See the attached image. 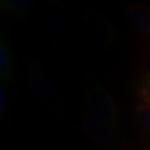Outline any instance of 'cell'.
<instances>
[{
  "label": "cell",
  "mask_w": 150,
  "mask_h": 150,
  "mask_svg": "<svg viewBox=\"0 0 150 150\" xmlns=\"http://www.w3.org/2000/svg\"><path fill=\"white\" fill-rule=\"evenodd\" d=\"M91 113L106 123L114 122L117 118V109L112 97L100 86L93 87L87 95Z\"/></svg>",
  "instance_id": "cell-1"
},
{
  "label": "cell",
  "mask_w": 150,
  "mask_h": 150,
  "mask_svg": "<svg viewBox=\"0 0 150 150\" xmlns=\"http://www.w3.org/2000/svg\"><path fill=\"white\" fill-rule=\"evenodd\" d=\"M85 34L90 43L104 48L112 41V29L107 21L100 15L90 14L85 20Z\"/></svg>",
  "instance_id": "cell-2"
},
{
  "label": "cell",
  "mask_w": 150,
  "mask_h": 150,
  "mask_svg": "<svg viewBox=\"0 0 150 150\" xmlns=\"http://www.w3.org/2000/svg\"><path fill=\"white\" fill-rule=\"evenodd\" d=\"M82 123L84 132L93 142L98 145H106L112 142L113 133L108 123L90 112L84 114Z\"/></svg>",
  "instance_id": "cell-3"
},
{
  "label": "cell",
  "mask_w": 150,
  "mask_h": 150,
  "mask_svg": "<svg viewBox=\"0 0 150 150\" xmlns=\"http://www.w3.org/2000/svg\"><path fill=\"white\" fill-rule=\"evenodd\" d=\"M30 84L35 97L41 104L51 109L58 108L59 105L58 93L53 84L43 74L35 70L31 74Z\"/></svg>",
  "instance_id": "cell-4"
},
{
  "label": "cell",
  "mask_w": 150,
  "mask_h": 150,
  "mask_svg": "<svg viewBox=\"0 0 150 150\" xmlns=\"http://www.w3.org/2000/svg\"><path fill=\"white\" fill-rule=\"evenodd\" d=\"M131 22L139 32L150 37V8L142 4L129 6Z\"/></svg>",
  "instance_id": "cell-5"
},
{
  "label": "cell",
  "mask_w": 150,
  "mask_h": 150,
  "mask_svg": "<svg viewBox=\"0 0 150 150\" xmlns=\"http://www.w3.org/2000/svg\"><path fill=\"white\" fill-rule=\"evenodd\" d=\"M44 23L48 33L51 36L58 38L64 30V14L59 6H51L46 12Z\"/></svg>",
  "instance_id": "cell-6"
},
{
  "label": "cell",
  "mask_w": 150,
  "mask_h": 150,
  "mask_svg": "<svg viewBox=\"0 0 150 150\" xmlns=\"http://www.w3.org/2000/svg\"><path fill=\"white\" fill-rule=\"evenodd\" d=\"M137 114L140 123L150 130V104L142 103L137 105Z\"/></svg>",
  "instance_id": "cell-7"
},
{
  "label": "cell",
  "mask_w": 150,
  "mask_h": 150,
  "mask_svg": "<svg viewBox=\"0 0 150 150\" xmlns=\"http://www.w3.org/2000/svg\"><path fill=\"white\" fill-rule=\"evenodd\" d=\"M9 57L7 50L1 42L0 44V75L1 77H6L8 75V70H9Z\"/></svg>",
  "instance_id": "cell-8"
},
{
  "label": "cell",
  "mask_w": 150,
  "mask_h": 150,
  "mask_svg": "<svg viewBox=\"0 0 150 150\" xmlns=\"http://www.w3.org/2000/svg\"><path fill=\"white\" fill-rule=\"evenodd\" d=\"M9 7L11 8L12 12L18 14H22L28 10L29 7V2L25 0H13L9 2Z\"/></svg>",
  "instance_id": "cell-9"
},
{
  "label": "cell",
  "mask_w": 150,
  "mask_h": 150,
  "mask_svg": "<svg viewBox=\"0 0 150 150\" xmlns=\"http://www.w3.org/2000/svg\"><path fill=\"white\" fill-rule=\"evenodd\" d=\"M137 96L144 103L150 104V80L146 81L143 84L142 88L139 89V91L137 92Z\"/></svg>",
  "instance_id": "cell-10"
},
{
  "label": "cell",
  "mask_w": 150,
  "mask_h": 150,
  "mask_svg": "<svg viewBox=\"0 0 150 150\" xmlns=\"http://www.w3.org/2000/svg\"><path fill=\"white\" fill-rule=\"evenodd\" d=\"M6 106H7V97H6L4 89L0 88V111H5Z\"/></svg>",
  "instance_id": "cell-11"
}]
</instances>
